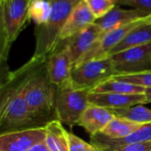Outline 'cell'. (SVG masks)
Returning a JSON list of instances; mask_svg holds the SVG:
<instances>
[{"label": "cell", "instance_id": "cell-28", "mask_svg": "<svg viewBox=\"0 0 151 151\" xmlns=\"http://www.w3.org/2000/svg\"><path fill=\"white\" fill-rule=\"evenodd\" d=\"M117 151H151V141L133 143Z\"/></svg>", "mask_w": 151, "mask_h": 151}, {"label": "cell", "instance_id": "cell-10", "mask_svg": "<svg viewBox=\"0 0 151 151\" xmlns=\"http://www.w3.org/2000/svg\"><path fill=\"white\" fill-rule=\"evenodd\" d=\"M72 66L69 52L62 42L45 59V67L50 81L56 87L70 81Z\"/></svg>", "mask_w": 151, "mask_h": 151}, {"label": "cell", "instance_id": "cell-18", "mask_svg": "<svg viewBox=\"0 0 151 151\" xmlns=\"http://www.w3.org/2000/svg\"><path fill=\"white\" fill-rule=\"evenodd\" d=\"M144 87L138 86L125 81H120L115 78H110L96 88H94L91 92L92 93H117V94H125V95H139L144 94Z\"/></svg>", "mask_w": 151, "mask_h": 151}, {"label": "cell", "instance_id": "cell-23", "mask_svg": "<svg viewBox=\"0 0 151 151\" xmlns=\"http://www.w3.org/2000/svg\"><path fill=\"white\" fill-rule=\"evenodd\" d=\"M112 78L120 81H125L144 88H151V71L141 73H134V74L114 75Z\"/></svg>", "mask_w": 151, "mask_h": 151}, {"label": "cell", "instance_id": "cell-6", "mask_svg": "<svg viewBox=\"0 0 151 151\" xmlns=\"http://www.w3.org/2000/svg\"><path fill=\"white\" fill-rule=\"evenodd\" d=\"M115 75L151 71V43L133 47L111 56Z\"/></svg>", "mask_w": 151, "mask_h": 151}, {"label": "cell", "instance_id": "cell-24", "mask_svg": "<svg viewBox=\"0 0 151 151\" xmlns=\"http://www.w3.org/2000/svg\"><path fill=\"white\" fill-rule=\"evenodd\" d=\"M11 47L12 45L9 42L5 26H4L3 12H2V4L0 0V61L7 62Z\"/></svg>", "mask_w": 151, "mask_h": 151}, {"label": "cell", "instance_id": "cell-15", "mask_svg": "<svg viewBox=\"0 0 151 151\" xmlns=\"http://www.w3.org/2000/svg\"><path fill=\"white\" fill-rule=\"evenodd\" d=\"M115 118V115L108 109L89 104L84 111L78 126L84 127L91 135L102 132L108 124Z\"/></svg>", "mask_w": 151, "mask_h": 151}, {"label": "cell", "instance_id": "cell-17", "mask_svg": "<svg viewBox=\"0 0 151 151\" xmlns=\"http://www.w3.org/2000/svg\"><path fill=\"white\" fill-rule=\"evenodd\" d=\"M151 43V22L139 26L132 30L109 53V56L122 50Z\"/></svg>", "mask_w": 151, "mask_h": 151}, {"label": "cell", "instance_id": "cell-19", "mask_svg": "<svg viewBox=\"0 0 151 151\" xmlns=\"http://www.w3.org/2000/svg\"><path fill=\"white\" fill-rule=\"evenodd\" d=\"M142 126V124L115 116V118L101 133L110 139H122L130 135Z\"/></svg>", "mask_w": 151, "mask_h": 151}, {"label": "cell", "instance_id": "cell-13", "mask_svg": "<svg viewBox=\"0 0 151 151\" xmlns=\"http://www.w3.org/2000/svg\"><path fill=\"white\" fill-rule=\"evenodd\" d=\"M149 12L137 9H123L119 5L115 6L106 15L98 19L95 23L105 33L125 26L135 19L148 16Z\"/></svg>", "mask_w": 151, "mask_h": 151}, {"label": "cell", "instance_id": "cell-4", "mask_svg": "<svg viewBox=\"0 0 151 151\" xmlns=\"http://www.w3.org/2000/svg\"><path fill=\"white\" fill-rule=\"evenodd\" d=\"M87 90L76 89L71 81L56 88V119L69 127L78 126L80 119L89 106Z\"/></svg>", "mask_w": 151, "mask_h": 151}, {"label": "cell", "instance_id": "cell-16", "mask_svg": "<svg viewBox=\"0 0 151 151\" xmlns=\"http://www.w3.org/2000/svg\"><path fill=\"white\" fill-rule=\"evenodd\" d=\"M44 145L49 151H69V133L58 119L48 122L44 127Z\"/></svg>", "mask_w": 151, "mask_h": 151}, {"label": "cell", "instance_id": "cell-3", "mask_svg": "<svg viewBox=\"0 0 151 151\" xmlns=\"http://www.w3.org/2000/svg\"><path fill=\"white\" fill-rule=\"evenodd\" d=\"M81 0H50L51 13L47 21L35 29L36 48L32 58L46 59L59 46L61 30L73 9Z\"/></svg>", "mask_w": 151, "mask_h": 151}, {"label": "cell", "instance_id": "cell-9", "mask_svg": "<svg viewBox=\"0 0 151 151\" xmlns=\"http://www.w3.org/2000/svg\"><path fill=\"white\" fill-rule=\"evenodd\" d=\"M104 32L94 22L79 33L61 41L66 47L72 65H75L101 39Z\"/></svg>", "mask_w": 151, "mask_h": 151}, {"label": "cell", "instance_id": "cell-8", "mask_svg": "<svg viewBox=\"0 0 151 151\" xmlns=\"http://www.w3.org/2000/svg\"><path fill=\"white\" fill-rule=\"evenodd\" d=\"M29 3L30 0H1L3 18L11 45L29 19Z\"/></svg>", "mask_w": 151, "mask_h": 151}, {"label": "cell", "instance_id": "cell-14", "mask_svg": "<svg viewBox=\"0 0 151 151\" xmlns=\"http://www.w3.org/2000/svg\"><path fill=\"white\" fill-rule=\"evenodd\" d=\"M86 4L81 0L69 14L61 33V42L84 30L96 21Z\"/></svg>", "mask_w": 151, "mask_h": 151}, {"label": "cell", "instance_id": "cell-29", "mask_svg": "<svg viewBox=\"0 0 151 151\" xmlns=\"http://www.w3.org/2000/svg\"><path fill=\"white\" fill-rule=\"evenodd\" d=\"M28 151H49L48 149L46 148V146L44 145V142L39 143L37 145H36L35 147H33L32 149H30Z\"/></svg>", "mask_w": 151, "mask_h": 151}, {"label": "cell", "instance_id": "cell-2", "mask_svg": "<svg viewBox=\"0 0 151 151\" xmlns=\"http://www.w3.org/2000/svg\"><path fill=\"white\" fill-rule=\"evenodd\" d=\"M28 63L12 72L11 79L0 88V134L39 127L33 120L25 99L24 79Z\"/></svg>", "mask_w": 151, "mask_h": 151}, {"label": "cell", "instance_id": "cell-25", "mask_svg": "<svg viewBox=\"0 0 151 151\" xmlns=\"http://www.w3.org/2000/svg\"><path fill=\"white\" fill-rule=\"evenodd\" d=\"M69 151H99L94 145L85 142L72 133H69Z\"/></svg>", "mask_w": 151, "mask_h": 151}, {"label": "cell", "instance_id": "cell-11", "mask_svg": "<svg viewBox=\"0 0 151 151\" xmlns=\"http://www.w3.org/2000/svg\"><path fill=\"white\" fill-rule=\"evenodd\" d=\"M151 141V123L143 125L130 135L122 139H110L101 133L91 135V143L99 151H117L125 146Z\"/></svg>", "mask_w": 151, "mask_h": 151}, {"label": "cell", "instance_id": "cell-27", "mask_svg": "<svg viewBox=\"0 0 151 151\" xmlns=\"http://www.w3.org/2000/svg\"><path fill=\"white\" fill-rule=\"evenodd\" d=\"M12 72L10 71L7 62L0 61V88H2L11 79Z\"/></svg>", "mask_w": 151, "mask_h": 151}, {"label": "cell", "instance_id": "cell-1", "mask_svg": "<svg viewBox=\"0 0 151 151\" xmlns=\"http://www.w3.org/2000/svg\"><path fill=\"white\" fill-rule=\"evenodd\" d=\"M56 86L49 79L45 59L31 58L24 79V94L30 115L38 127L57 119L55 114Z\"/></svg>", "mask_w": 151, "mask_h": 151}, {"label": "cell", "instance_id": "cell-20", "mask_svg": "<svg viewBox=\"0 0 151 151\" xmlns=\"http://www.w3.org/2000/svg\"><path fill=\"white\" fill-rule=\"evenodd\" d=\"M115 116L125 118L131 121L146 125L151 123V109L146 108L142 104H137L125 109L109 110Z\"/></svg>", "mask_w": 151, "mask_h": 151}, {"label": "cell", "instance_id": "cell-7", "mask_svg": "<svg viewBox=\"0 0 151 151\" xmlns=\"http://www.w3.org/2000/svg\"><path fill=\"white\" fill-rule=\"evenodd\" d=\"M45 139L44 127L0 134V151H28Z\"/></svg>", "mask_w": 151, "mask_h": 151}, {"label": "cell", "instance_id": "cell-12", "mask_svg": "<svg viewBox=\"0 0 151 151\" xmlns=\"http://www.w3.org/2000/svg\"><path fill=\"white\" fill-rule=\"evenodd\" d=\"M145 95H125L117 93H88V102L108 110L125 109L145 104Z\"/></svg>", "mask_w": 151, "mask_h": 151}, {"label": "cell", "instance_id": "cell-22", "mask_svg": "<svg viewBox=\"0 0 151 151\" xmlns=\"http://www.w3.org/2000/svg\"><path fill=\"white\" fill-rule=\"evenodd\" d=\"M96 19L106 15L115 6H117L116 0H83Z\"/></svg>", "mask_w": 151, "mask_h": 151}, {"label": "cell", "instance_id": "cell-21", "mask_svg": "<svg viewBox=\"0 0 151 151\" xmlns=\"http://www.w3.org/2000/svg\"><path fill=\"white\" fill-rule=\"evenodd\" d=\"M50 0H30L28 8L29 19H32L36 26L44 24L51 13Z\"/></svg>", "mask_w": 151, "mask_h": 151}, {"label": "cell", "instance_id": "cell-5", "mask_svg": "<svg viewBox=\"0 0 151 151\" xmlns=\"http://www.w3.org/2000/svg\"><path fill=\"white\" fill-rule=\"evenodd\" d=\"M116 74L110 57L88 60L74 65L71 70L70 81L76 89L91 92L103 81Z\"/></svg>", "mask_w": 151, "mask_h": 151}, {"label": "cell", "instance_id": "cell-26", "mask_svg": "<svg viewBox=\"0 0 151 151\" xmlns=\"http://www.w3.org/2000/svg\"><path fill=\"white\" fill-rule=\"evenodd\" d=\"M117 5L130 6L133 9L151 13V0H116Z\"/></svg>", "mask_w": 151, "mask_h": 151}, {"label": "cell", "instance_id": "cell-30", "mask_svg": "<svg viewBox=\"0 0 151 151\" xmlns=\"http://www.w3.org/2000/svg\"><path fill=\"white\" fill-rule=\"evenodd\" d=\"M146 100H145V104H150L151 103V88H145V92H144Z\"/></svg>", "mask_w": 151, "mask_h": 151}]
</instances>
